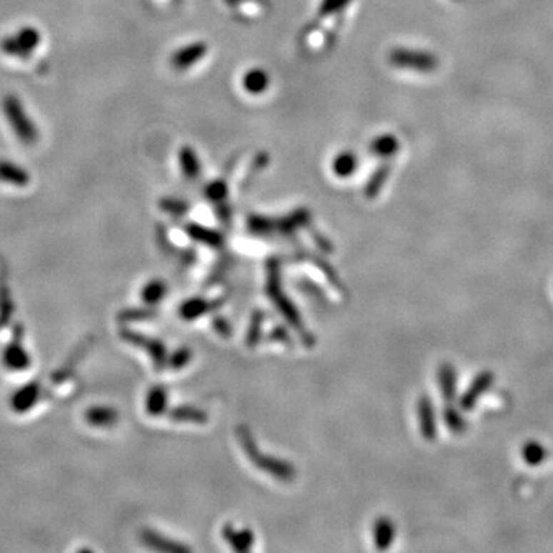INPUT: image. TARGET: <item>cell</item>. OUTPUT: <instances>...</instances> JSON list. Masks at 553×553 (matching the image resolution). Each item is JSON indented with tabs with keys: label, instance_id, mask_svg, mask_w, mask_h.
<instances>
[{
	"label": "cell",
	"instance_id": "cell-1",
	"mask_svg": "<svg viewBox=\"0 0 553 553\" xmlns=\"http://www.w3.org/2000/svg\"><path fill=\"white\" fill-rule=\"evenodd\" d=\"M237 438L241 449L245 450L246 457L257 469L266 472V474L275 477L280 481L289 482L295 478L297 470L294 469V466L285 460H280L275 457H266L263 452L257 447L255 440L246 426L237 427Z\"/></svg>",
	"mask_w": 553,
	"mask_h": 553
},
{
	"label": "cell",
	"instance_id": "cell-2",
	"mask_svg": "<svg viewBox=\"0 0 553 553\" xmlns=\"http://www.w3.org/2000/svg\"><path fill=\"white\" fill-rule=\"evenodd\" d=\"M268 295H269L270 300L274 301L280 313L283 314L285 318L289 321V325H293L298 330V334H300L301 340L305 341V345L306 346L308 345L309 346L313 345L314 343V338L310 337L309 330L306 332V329L303 326V321H301V317L298 314V310L293 305V301H290L285 295L283 290H281V286H280V269H278L277 261H270V263H269V269H268Z\"/></svg>",
	"mask_w": 553,
	"mask_h": 553
},
{
	"label": "cell",
	"instance_id": "cell-3",
	"mask_svg": "<svg viewBox=\"0 0 553 553\" xmlns=\"http://www.w3.org/2000/svg\"><path fill=\"white\" fill-rule=\"evenodd\" d=\"M4 114L8 120L9 126L14 131L16 137L25 145H33L39 140V129L29 116L24 105L14 94H6L2 100Z\"/></svg>",
	"mask_w": 553,
	"mask_h": 553
},
{
	"label": "cell",
	"instance_id": "cell-4",
	"mask_svg": "<svg viewBox=\"0 0 553 553\" xmlns=\"http://www.w3.org/2000/svg\"><path fill=\"white\" fill-rule=\"evenodd\" d=\"M40 45V33L33 26H25L14 36L5 37L0 42V49L8 56L26 59L33 54L34 49Z\"/></svg>",
	"mask_w": 553,
	"mask_h": 553
},
{
	"label": "cell",
	"instance_id": "cell-5",
	"mask_svg": "<svg viewBox=\"0 0 553 553\" xmlns=\"http://www.w3.org/2000/svg\"><path fill=\"white\" fill-rule=\"evenodd\" d=\"M223 298H217V300H205V298H191L186 303L182 305L180 308V315H182L185 320H194L202 317L210 310L218 309L221 305H223Z\"/></svg>",
	"mask_w": 553,
	"mask_h": 553
},
{
	"label": "cell",
	"instance_id": "cell-6",
	"mask_svg": "<svg viewBox=\"0 0 553 553\" xmlns=\"http://www.w3.org/2000/svg\"><path fill=\"white\" fill-rule=\"evenodd\" d=\"M223 538L229 542V546L237 552H246L254 544V532L250 529L235 530L233 524H226L223 527Z\"/></svg>",
	"mask_w": 553,
	"mask_h": 553
},
{
	"label": "cell",
	"instance_id": "cell-7",
	"mask_svg": "<svg viewBox=\"0 0 553 553\" xmlns=\"http://www.w3.org/2000/svg\"><path fill=\"white\" fill-rule=\"evenodd\" d=\"M28 171L20 168L19 165L8 162V160H0V182H5L14 186H26L29 183Z\"/></svg>",
	"mask_w": 553,
	"mask_h": 553
},
{
	"label": "cell",
	"instance_id": "cell-8",
	"mask_svg": "<svg viewBox=\"0 0 553 553\" xmlns=\"http://www.w3.org/2000/svg\"><path fill=\"white\" fill-rule=\"evenodd\" d=\"M395 539V524L389 518L381 517L374 524V541L378 550H386Z\"/></svg>",
	"mask_w": 553,
	"mask_h": 553
},
{
	"label": "cell",
	"instance_id": "cell-9",
	"mask_svg": "<svg viewBox=\"0 0 553 553\" xmlns=\"http://www.w3.org/2000/svg\"><path fill=\"white\" fill-rule=\"evenodd\" d=\"M129 338L133 340L136 345L145 347L149 352V354L153 355V360H154V363L157 366H160V367L165 366L166 349H165L163 343H160V341H156V340L146 338V337H142V335H137V334H133Z\"/></svg>",
	"mask_w": 553,
	"mask_h": 553
},
{
	"label": "cell",
	"instance_id": "cell-10",
	"mask_svg": "<svg viewBox=\"0 0 553 553\" xmlns=\"http://www.w3.org/2000/svg\"><path fill=\"white\" fill-rule=\"evenodd\" d=\"M171 417L174 421L180 423H194V425H205L208 423V414L203 409L191 407V406H180L171 412Z\"/></svg>",
	"mask_w": 553,
	"mask_h": 553
},
{
	"label": "cell",
	"instance_id": "cell-11",
	"mask_svg": "<svg viewBox=\"0 0 553 553\" xmlns=\"http://www.w3.org/2000/svg\"><path fill=\"white\" fill-rule=\"evenodd\" d=\"M418 414H420L421 432H423L425 438H434L435 437L434 409H432V403L427 398H421L418 405Z\"/></svg>",
	"mask_w": 553,
	"mask_h": 553
},
{
	"label": "cell",
	"instance_id": "cell-12",
	"mask_svg": "<svg viewBox=\"0 0 553 553\" xmlns=\"http://www.w3.org/2000/svg\"><path fill=\"white\" fill-rule=\"evenodd\" d=\"M166 401H168V395H166V389L165 387H154L153 390L148 394V398H146V410L149 412L151 415H160L163 414L165 409H166Z\"/></svg>",
	"mask_w": 553,
	"mask_h": 553
},
{
	"label": "cell",
	"instance_id": "cell-13",
	"mask_svg": "<svg viewBox=\"0 0 553 553\" xmlns=\"http://www.w3.org/2000/svg\"><path fill=\"white\" fill-rule=\"evenodd\" d=\"M143 538H145L148 546L154 547L157 550H165V552H173V553H176V552H180V553H182V552H189V547H186L183 544H178V542H174V541H169V539H166L163 537H158V535L153 534V532H146V534L143 535Z\"/></svg>",
	"mask_w": 553,
	"mask_h": 553
},
{
	"label": "cell",
	"instance_id": "cell-14",
	"mask_svg": "<svg viewBox=\"0 0 553 553\" xmlns=\"http://www.w3.org/2000/svg\"><path fill=\"white\" fill-rule=\"evenodd\" d=\"M188 233L194 240L202 241V243L209 245V246H213V248H218L221 243H223V238H221V235L214 233V230L205 229L202 226H196V225L189 226L188 228Z\"/></svg>",
	"mask_w": 553,
	"mask_h": 553
},
{
	"label": "cell",
	"instance_id": "cell-15",
	"mask_svg": "<svg viewBox=\"0 0 553 553\" xmlns=\"http://www.w3.org/2000/svg\"><path fill=\"white\" fill-rule=\"evenodd\" d=\"M263 321H265V314L261 310H255L253 314V318H250V323L248 328V334H246V345L249 347H255L258 340L261 337V328H263Z\"/></svg>",
	"mask_w": 553,
	"mask_h": 553
},
{
	"label": "cell",
	"instance_id": "cell-16",
	"mask_svg": "<svg viewBox=\"0 0 553 553\" xmlns=\"http://www.w3.org/2000/svg\"><path fill=\"white\" fill-rule=\"evenodd\" d=\"M165 294H166V285L163 281L156 280V281H151V283L146 285V288L143 289V300L146 303L154 305L157 301L162 300Z\"/></svg>",
	"mask_w": 553,
	"mask_h": 553
},
{
	"label": "cell",
	"instance_id": "cell-17",
	"mask_svg": "<svg viewBox=\"0 0 553 553\" xmlns=\"http://www.w3.org/2000/svg\"><path fill=\"white\" fill-rule=\"evenodd\" d=\"M191 358H193V352H191V349L182 347V349H178L174 352V355L171 357V360H169V365L173 369L178 370V369L185 367L191 361Z\"/></svg>",
	"mask_w": 553,
	"mask_h": 553
},
{
	"label": "cell",
	"instance_id": "cell-18",
	"mask_svg": "<svg viewBox=\"0 0 553 553\" xmlns=\"http://www.w3.org/2000/svg\"><path fill=\"white\" fill-rule=\"evenodd\" d=\"M440 380H441V389L445 392V395L447 398L452 397V390H454V372L449 366L441 367L440 372Z\"/></svg>",
	"mask_w": 553,
	"mask_h": 553
},
{
	"label": "cell",
	"instance_id": "cell-19",
	"mask_svg": "<svg viewBox=\"0 0 553 553\" xmlns=\"http://www.w3.org/2000/svg\"><path fill=\"white\" fill-rule=\"evenodd\" d=\"M268 338L270 341H275V343H283V345H290V343H293L289 332L283 326L274 328L273 330H270V334H269Z\"/></svg>",
	"mask_w": 553,
	"mask_h": 553
},
{
	"label": "cell",
	"instance_id": "cell-20",
	"mask_svg": "<svg viewBox=\"0 0 553 553\" xmlns=\"http://www.w3.org/2000/svg\"><path fill=\"white\" fill-rule=\"evenodd\" d=\"M213 326H214L217 334L223 338H229L230 334H233V329H230L229 321L225 317H215L213 321Z\"/></svg>",
	"mask_w": 553,
	"mask_h": 553
}]
</instances>
